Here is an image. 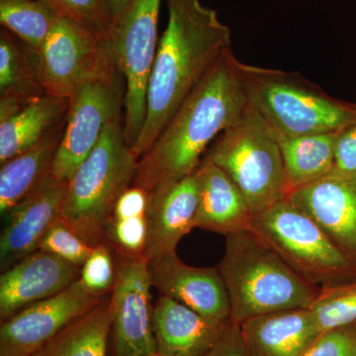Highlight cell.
<instances>
[{"label": "cell", "instance_id": "6da1fadb", "mask_svg": "<svg viewBox=\"0 0 356 356\" xmlns=\"http://www.w3.org/2000/svg\"><path fill=\"white\" fill-rule=\"evenodd\" d=\"M241 60L222 54L138 161L133 186L149 192L197 170L211 145L248 108Z\"/></svg>", "mask_w": 356, "mask_h": 356}, {"label": "cell", "instance_id": "7a4b0ae2", "mask_svg": "<svg viewBox=\"0 0 356 356\" xmlns=\"http://www.w3.org/2000/svg\"><path fill=\"white\" fill-rule=\"evenodd\" d=\"M168 25L159 38L147 90L146 118L132 151L140 159L182 102L222 54L231 30L201 0H166Z\"/></svg>", "mask_w": 356, "mask_h": 356}, {"label": "cell", "instance_id": "3957f363", "mask_svg": "<svg viewBox=\"0 0 356 356\" xmlns=\"http://www.w3.org/2000/svg\"><path fill=\"white\" fill-rule=\"evenodd\" d=\"M217 268L228 292L231 320L240 325L274 312L309 308L321 291L248 229L226 236Z\"/></svg>", "mask_w": 356, "mask_h": 356}, {"label": "cell", "instance_id": "277c9868", "mask_svg": "<svg viewBox=\"0 0 356 356\" xmlns=\"http://www.w3.org/2000/svg\"><path fill=\"white\" fill-rule=\"evenodd\" d=\"M248 105L286 137L339 132L356 122V104L337 99L297 72L241 62Z\"/></svg>", "mask_w": 356, "mask_h": 356}, {"label": "cell", "instance_id": "5b68a950", "mask_svg": "<svg viewBox=\"0 0 356 356\" xmlns=\"http://www.w3.org/2000/svg\"><path fill=\"white\" fill-rule=\"evenodd\" d=\"M138 161L126 142L123 118L116 119L67 182L60 220L91 247L105 242L115 206L132 186Z\"/></svg>", "mask_w": 356, "mask_h": 356}, {"label": "cell", "instance_id": "8992f818", "mask_svg": "<svg viewBox=\"0 0 356 356\" xmlns=\"http://www.w3.org/2000/svg\"><path fill=\"white\" fill-rule=\"evenodd\" d=\"M248 229L312 284L330 287L356 278L355 262L288 197L252 215Z\"/></svg>", "mask_w": 356, "mask_h": 356}, {"label": "cell", "instance_id": "52a82bcc", "mask_svg": "<svg viewBox=\"0 0 356 356\" xmlns=\"http://www.w3.org/2000/svg\"><path fill=\"white\" fill-rule=\"evenodd\" d=\"M204 158L235 182L252 215L289 195L280 145L250 105L243 118L217 138Z\"/></svg>", "mask_w": 356, "mask_h": 356}, {"label": "cell", "instance_id": "ba28073f", "mask_svg": "<svg viewBox=\"0 0 356 356\" xmlns=\"http://www.w3.org/2000/svg\"><path fill=\"white\" fill-rule=\"evenodd\" d=\"M163 0H132L114 18L106 39L114 64L126 81L123 129L131 149L146 118L147 90L159 47V15Z\"/></svg>", "mask_w": 356, "mask_h": 356}, {"label": "cell", "instance_id": "9c48e42d", "mask_svg": "<svg viewBox=\"0 0 356 356\" xmlns=\"http://www.w3.org/2000/svg\"><path fill=\"white\" fill-rule=\"evenodd\" d=\"M38 58L47 95L64 99L117 69L106 35L63 17L39 49Z\"/></svg>", "mask_w": 356, "mask_h": 356}, {"label": "cell", "instance_id": "30bf717a", "mask_svg": "<svg viewBox=\"0 0 356 356\" xmlns=\"http://www.w3.org/2000/svg\"><path fill=\"white\" fill-rule=\"evenodd\" d=\"M126 81L118 69L109 76L84 84L69 98L67 122L50 177L67 184L92 152L103 131L124 118Z\"/></svg>", "mask_w": 356, "mask_h": 356}, {"label": "cell", "instance_id": "8fae6325", "mask_svg": "<svg viewBox=\"0 0 356 356\" xmlns=\"http://www.w3.org/2000/svg\"><path fill=\"white\" fill-rule=\"evenodd\" d=\"M152 285L146 257H122L110 303L116 356H151L158 353L154 332Z\"/></svg>", "mask_w": 356, "mask_h": 356}, {"label": "cell", "instance_id": "7c38bea8", "mask_svg": "<svg viewBox=\"0 0 356 356\" xmlns=\"http://www.w3.org/2000/svg\"><path fill=\"white\" fill-rule=\"evenodd\" d=\"M76 280L64 291L14 314L0 325V356H33L76 318L102 303Z\"/></svg>", "mask_w": 356, "mask_h": 356}, {"label": "cell", "instance_id": "4fadbf2b", "mask_svg": "<svg viewBox=\"0 0 356 356\" xmlns=\"http://www.w3.org/2000/svg\"><path fill=\"white\" fill-rule=\"evenodd\" d=\"M152 285L204 317L225 324L231 320V305L226 285L215 267L185 264L177 254L147 259Z\"/></svg>", "mask_w": 356, "mask_h": 356}, {"label": "cell", "instance_id": "5bb4252c", "mask_svg": "<svg viewBox=\"0 0 356 356\" xmlns=\"http://www.w3.org/2000/svg\"><path fill=\"white\" fill-rule=\"evenodd\" d=\"M67 186L49 177L6 213L0 236L2 271L39 250L49 229L60 219Z\"/></svg>", "mask_w": 356, "mask_h": 356}, {"label": "cell", "instance_id": "9a60e30c", "mask_svg": "<svg viewBox=\"0 0 356 356\" xmlns=\"http://www.w3.org/2000/svg\"><path fill=\"white\" fill-rule=\"evenodd\" d=\"M288 198L356 264V175H327L292 191Z\"/></svg>", "mask_w": 356, "mask_h": 356}, {"label": "cell", "instance_id": "2e32d148", "mask_svg": "<svg viewBox=\"0 0 356 356\" xmlns=\"http://www.w3.org/2000/svg\"><path fill=\"white\" fill-rule=\"evenodd\" d=\"M81 277V267L57 255L36 250L2 271L0 320L64 291Z\"/></svg>", "mask_w": 356, "mask_h": 356}, {"label": "cell", "instance_id": "e0dca14e", "mask_svg": "<svg viewBox=\"0 0 356 356\" xmlns=\"http://www.w3.org/2000/svg\"><path fill=\"white\" fill-rule=\"evenodd\" d=\"M197 205L196 170L188 177L159 185L149 192L147 259L177 254L178 243L195 228Z\"/></svg>", "mask_w": 356, "mask_h": 356}, {"label": "cell", "instance_id": "ac0fdd59", "mask_svg": "<svg viewBox=\"0 0 356 356\" xmlns=\"http://www.w3.org/2000/svg\"><path fill=\"white\" fill-rule=\"evenodd\" d=\"M225 324L161 295L154 307V332L158 355L204 356L217 343Z\"/></svg>", "mask_w": 356, "mask_h": 356}, {"label": "cell", "instance_id": "d6986e66", "mask_svg": "<svg viewBox=\"0 0 356 356\" xmlns=\"http://www.w3.org/2000/svg\"><path fill=\"white\" fill-rule=\"evenodd\" d=\"M241 327L252 356H303L322 334L309 308L257 316Z\"/></svg>", "mask_w": 356, "mask_h": 356}, {"label": "cell", "instance_id": "ffe728a7", "mask_svg": "<svg viewBox=\"0 0 356 356\" xmlns=\"http://www.w3.org/2000/svg\"><path fill=\"white\" fill-rule=\"evenodd\" d=\"M196 175L198 205L195 228L224 236L248 229L252 212L242 191L228 175L205 158Z\"/></svg>", "mask_w": 356, "mask_h": 356}, {"label": "cell", "instance_id": "44dd1931", "mask_svg": "<svg viewBox=\"0 0 356 356\" xmlns=\"http://www.w3.org/2000/svg\"><path fill=\"white\" fill-rule=\"evenodd\" d=\"M65 122L58 123L34 146L9 159L0 170V213L6 216L16 204L36 191L50 177L51 165L64 135Z\"/></svg>", "mask_w": 356, "mask_h": 356}, {"label": "cell", "instance_id": "7402d4cb", "mask_svg": "<svg viewBox=\"0 0 356 356\" xmlns=\"http://www.w3.org/2000/svg\"><path fill=\"white\" fill-rule=\"evenodd\" d=\"M69 99L44 95L0 120V165L34 146L60 123Z\"/></svg>", "mask_w": 356, "mask_h": 356}, {"label": "cell", "instance_id": "603a6c76", "mask_svg": "<svg viewBox=\"0 0 356 356\" xmlns=\"http://www.w3.org/2000/svg\"><path fill=\"white\" fill-rule=\"evenodd\" d=\"M339 132L298 137L273 132L280 147L290 193L331 173Z\"/></svg>", "mask_w": 356, "mask_h": 356}, {"label": "cell", "instance_id": "cb8c5ba5", "mask_svg": "<svg viewBox=\"0 0 356 356\" xmlns=\"http://www.w3.org/2000/svg\"><path fill=\"white\" fill-rule=\"evenodd\" d=\"M47 95L38 51L8 30L0 32V99L27 104Z\"/></svg>", "mask_w": 356, "mask_h": 356}, {"label": "cell", "instance_id": "d4e9b609", "mask_svg": "<svg viewBox=\"0 0 356 356\" xmlns=\"http://www.w3.org/2000/svg\"><path fill=\"white\" fill-rule=\"evenodd\" d=\"M112 320L108 299L74 321L33 356H106Z\"/></svg>", "mask_w": 356, "mask_h": 356}, {"label": "cell", "instance_id": "484cf974", "mask_svg": "<svg viewBox=\"0 0 356 356\" xmlns=\"http://www.w3.org/2000/svg\"><path fill=\"white\" fill-rule=\"evenodd\" d=\"M58 19L42 0H0L2 28L38 51Z\"/></svg>", "mask_w": 356, "mask_h": 356}, {"label": "cell", "instance_id": "4316f807", "mask_svg": "<svg viewBox=\"0 0 356 356\" xmlns=\"http://www.w3.org/2000/svg\"><path fill=\"white\" fill-rule=\"evenodd\" d=\"M321 332L332 331L356 323V278L321 288L317 298L309 307Z\"/></svg>", "mask_w": 356, "mask_h": 356}, {"label": "cell", "instance_id": "83f0119b", "mask_svg": "<svg viewBox=\"0 0 356 356\" xmlns=\"http://www.w3.org/2000/svg\"><path fill=\"white\" fill-rule=\"evenodd\" d=\"M105 241L121 257H145L147 242V217H111Z\"/></svg>", "mask_w": 356, "mask_h": 356}, {"label": "cell", "instance_id": "f1b7e54d", "mask_svg": "<svg viewBox=\"0 0 356 356\" xmlns=\"http://www.w3.org/2000/svg\"><path fill=\"white\" fill-rule=\"evenodd\" d=\"M54 9L58 17L67 18L92 30L106 35L113 17L105 0H42Z\"/></svg>", "mask_w": 356, "mask_h": 356}, {"label": "cell", "instance_id": "f546056e", "mask_svg": "<svg viewBox=\"0 0 356 356\" xmlns=\"http://www.w3.org/2000/svg\"><path fill=\"white\" fill-rule=\"evenodd\" d=\"M115 269L111 247L105 241L93 247L92 252L81 268V284L91 294L102 297L113 289Z\"/></svg>", "mask_w": 356, "mask_h": 356}, {"label": "cell", "instance_id": "4dcf8cb0", "mask_svg": "<svg viewBox=\"0 0 356 356\" xmlns=\"http://www.w3.org/2000/svg\"><path fill=\"white\" fill-rule=\"evenodd\" d=\"M92 248L60 219L49 229L39 245L40 250L57 255L81 268L92 252Z\"/></svg>", "mask_w": 356, "mask_h": 356}, {"label": "cell", "instance_id": "1f68e13d", "mask_svg": "<svg viewBox=\"0 0 356 356\" xmlns=\"http://www.w3.org/2000/svg\"><path fill=\"white\" fill-rule=\"evenodd\" d=\"M303 356H356V323L323 332Z\"/></svg>", "mask_w": 356, "mask_h": 356}, {"label": "cell", "instance_id": "d6a6232c", "mask_svg": "<svg viewBox=\"0 0 356 356\" xmlns=\"http://www.w3.org/2000/svg\"><path fill=\"white\" fill-rule=\"evenodd\" d=\"M330 175L341 177L356 175V122L339 131L334 166Z\"/></svg>", "mask_w": 356, "mask_h": 356}, {"label": "cell", "instance_id": "836d02e7", "mask_svg": "<svg viewBox=\"0 0 356 356\" xmlns=\"http://www.w3.org/2000/svg\"><path fill=\"white\" fill-rule=\"evenodd\" d=\"M204 356H252L243 337L242 327L229 320L221 336L212 348Z\"/></svg>", "mask_w": 356, "mask_h": 356}, {"label": "cell", "instance_id": "e575fe53", "mask_svg": "<svg viewBox=\"0 0 356 356\" xmlns=\"http://www.w3.org/2000/svg\"><path fill=\"white\" fill-rule=\"evenodd\" d=\"M147 207H149V192L132 185L117 201L112 217L123 218L147 215Z\"/></svg>", "mask_w": 356, "mask_h": 356}, {"label": "cell", "instance_id": "d590c367", "mask_svg": "<svg viewBox=\"0 0 356 356\" xmlns=\"http://www.w3.org/2000/svg\"><path fill=\"white\" fill-rule=\"evenodd\" d=\"M108 6L110 13H111L112 17L116 18L117 16L120 15L126 7L130 4L132 0H105Z\"/></svg>", "mask_w": 356, "mask_h": 356}, {"label": "cell", "instance_id": "8d00e7d4", "mask_svg": "<svg viewBox=\"0 0 356 356\" xmlns=\"http://www.w3.org/2000/svg\"><path fill=\"white\" fill-rule=\"evenodd\" d=\"M151 356H161V355H158V353H156V355H151Z\"/></svg>", "mask_w": 356, "mask_h": 356}]
</instances>
